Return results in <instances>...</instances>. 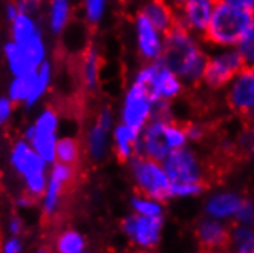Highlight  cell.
Returning a JSON list of instances; mask_svg holds the SVG:
<instances>
[{"label":"cell","mask_w":254,"mask_h":253,"mask_svg":"<svg viewBox=\"0 0 254 253\" xmlns=\"http://www.w3.org/2000/svg\"><path fill=\"white\" fill-rule=\"evenodd\" d=\"M166 42L162 49V63L176 76L189 83H196L204 76L207 59L196 46L187 28L176 22V25L164 34Z\"/></svg>","instance_id":"obj_1"},{"label":"cell","mask_w":254,"mask_h":253,"mask_svg":"<svg viewBox=\"0 0 254 253\" xmlns=\"http://www.w3.org/2000/svg\"><path fill=\"white\" fill-rule=\"evenodd\" d=\"M253 11L216 0L205 28V39L214 45L228 46L239 43L253 22Z\"/></svg>","instance_id":"obj_2"},{"label":"cell","mask_w":254,"mask_h":253,"mask_svg":"<svg viewBox=\"0 0 254 253\" xmlns=\"http://www.w3.org/2000/svg\"><path fill=\"white\" fill-rule=\"evenodd\" d=\"M9 166L22 179L23 190L40 200L48 184V163L23 137L11 146Z\"/></svg>","instance_id":"obj_3"},{"label":"cell","mask_w":254,"mask_h":253,"mask_svg":"<svg viewBox=\"0 0 254 253\" xmlns=\"http://www.w3.org/2000/svg\"><path fill=\"white\" fill-rule=\"evenodd\" d=\"M130 169L136 187L144 196L153 198L156 201L167 200L172 196L170 178L159 161L138 154L130 158Z\"/></svg>","instance_id":"obj_4"},{"label":"cell","mask_w":254,"mask_h":253,"mask_svg":"<svg viewBox=\"0 0 254 253\" xmlns=\"http://www.w3.org/2000/svg\"><path fill=\"white\" fill-rule=\"evenodd\" d=\"M77 170L75 166L64 165L60 161H54L48 173V184L45 193L42 195V213L46 220L54 218L62 206L63 196L67 193L69 187L74 184Z\"/></svg>","instance_id":"obj_5"},{"label":"cell","mask_w":254,"mask_h":253,"mask_svg":"<svg viewBox=\"0 0 254 253\" xmlns=\"http://www.w3.org/2000/svg\"><path fill=\"white\" fill-rule=\"evenodd\" d=\"M60 115L56 107L46 106L34 121V137L31 138L32 148L40 154L48 165L56 161V148L59 141Z\"/></svg>","instance_id":"obj_6"},{"label":"cell","mask_w":254,"mask_h":253,"mask_svg":"<svg viewBox=\"0 0 254 253\" xmlns=\"http://www.w3.org/2000/svg\"><path fill=\"white\" fill-rule=\"evenodd\" d=\"M11 40L22 45L39 65L46 60V43L43 32L34 15L19 12L11 22Z\"/></svg>","instance_id":"obj_7"},{"label":"cell","mask_w":254,"mask_h":253,"mask_svg":"<svg viewBox=\"0 0 254 253\" xmlns=\"http://www.w3.org/2000/svg\"><path fill=\"white\" fill-rule=\"evenodd\" d=\"M164 163V169L167 176L170 178V183L173 186H183V184H201L204 186L202 170L199 166V161L193 152L179 148L172 151Z\"/></svg>","instance_id":"obj_8"},{"label":"cell","mask_w":254,"mask_h":253,"mask_svg":"<svg viewBox=\"0 0 254 253\" xmlns=\"http://www.w3.org/2000/svg\"><path fill=\"white\" fill-rule=\"evenodd\" d=\"M162 220L161 215L146 216V215H130L126 216L121 223V229L130 243L139 249H153L161 238Z\"/></svg>","instance_id":"obj_9"},{"label":"cell","mask_w":254,"mask_h":253,"mask_svg":"<svg viewBox=\"0 0 254 253\" xmlns=\"http://www.w3.org/2000/svg\"><path fill=\"white\" fill-rule=\"evenodd\" d=\"M152 107H153V98L149 92V89L135 82L132 87L127 91L121 118L123 123L129 124L130 128L136 131H142L149 118L152 117Z\"/></svg>","instance_id":"obj_10"},{"label":"cell","mask_w":254,"mask_h":253,"mask_svg":"<svg viewBox=\"0 0 254 253\" xmlns=\"http://www.w3.org/2000/svg\"><path fill=\"white\" fill-rule=\"evenodd\" d=\"M244 66L245 63L239 51L224 52L207 62L202 79L211 87H222L238 76Z\"/></svg>","instance_id":"obj_11"},{"label":"cell","mask_w":254,"mask_h":253,"mask_svg":"<svg viewBox=\"0 0 254 253\" xmlns=\"http://www.w3.org/2000/svg\"><path fill=\"white\" fill-rule=\"evenodd\" d=\"M112 112L109 109H103L89 128L86 151L92 161H101L106 157L109 148V137H111L112 131Z\"/></svg>","instance_id":"obj_12"},{"label":"cell","mask_w":254,"mask_h":253,"mask_svg":"<svg viewBox=\"0 0 254 253\" xmlns=\"http://www.w3.org/2000/svg\"><path fill=\"white\" fill-rule=\"evenodd\" d=\"M166 123L167 121L153 120L149 126L144 128L142 138H139L138 154L153 158L159 163L166 160V157L172 152L170 143L166 134Z\"/></svg>","instance_id":"obj_13"},{"label":"cell","mask_w":254,"mask_h":253,"mask_svg":"<svg viewBox=\"0 0 254 253\" xmlns=\"http://www.w3.org/2000/svg\"><path fill=\"white\" fill-rule=\"evenodd\" d=\"M228 104L241 114H247L254 107V66L242 68L236 76L228 92Z\"/></svg>","instance_id":"obj_14"},{"label":"cell","mask_w":254,"mask_h":253,"mask_svg":"<svg viewBox=\"0 0 254 253\" xmlns=\"http://www.w3.org/2000/svg\"><path fill=\"white\" fill-rule=\"evenodd\" d=\"M149 92L155 100H169L179 94L181 84L175 72H172L162 62H156L152 65V74L146 84Z\"/></svg>","instance_id":"obj_15"},{"label":"cell","mask_w":254,"mask_h":253,"mask_svg":"<svg viewBox=\"0 0 254 253\" xmlns=\"http://www.w3.org/2000/svg\"><path fill=\"white\" fill-rule=\"evenodd\" d=\"M136 35L141 56L147 60H158L162 54V42L159 39V31L142 12L138 14L136 17Z\"/></svg>","instance_id":"obj_16"},{"label":"cell","mask_w":254,"mask_h":253,"mask_svg":"<svg viewBox=\"0 0 254 253\" xmlns=\"http://www.w3.org/2000/svg\"><path fill=\"white\" fill-rule=\"evenodd\" d=\"M196 238L199 241L202 250L214 252V250H224L231 243L230 232L217 221L207 220L199 224L196 230Z\"/></svg>","instance_id":"obj_17"},{"label":"cell","mask_w":254,"mask_h":253,"mask_svg":"<svg viewBox=\"0 0 254 253\" xmlns=\"http://www.w3.org/2000/svg\"><path fill=\"white\" fill-rule=\"evenodd\" d=\"M139 131L130 128L129 124L121 123L114 129V151L120 161H127L138 155L139 151Z\"/></svg>","instance_id":"obj_18"},{"label":"cell","mask_w":254,"mask_h":253,"mask_svg":"<svg viewBox=\"0 0 254 253\" xmlns=\"http://www.w3.org/2000/svg\"><path fill=\"white\" fill-rule=\"evenodd\" d=\"M3 56H5L6 66L12 76L28 74V72L37 71V68L40 66L22 45L15 43L12 40L5 43Z\"/></svg>","instance_id":"obj_19"},{"label":"cell","mask_w":254,"mask_h":253,"mask_svg":"<svg viewBox=\"0 0 254 253\" xmlns=\"http://www.w3.org/2000/svg\"><path fill=\"white\" fill-rule=\"evenodd\" d=\"M216 0H186L184 20L196 31H205Z\"/></svg>","instance_id":"obj_20"},{"label":"cell","mask_w":254,"mask_h":253,"mask_svg":"<svg viewBox=\"0 0 254 253\" xmlns=\"http://www.w3.org/2000/svg\"><path fill=\"white\" fill-rule=\"evenodd\" d=\"M100 56L95 46H89L80 62V80L87 92H94L100 82Z\"/></svg>","instance_id":"obj_21"},{"label":"cell","mask_w":254,"mask_h":253,"mask_svg":"<svg viewBox=\"0 0 254 253\" xmlns=\"http://www.w3.org/2000/svg\"><path fill=\"white\" fill-rule=\"evenodd\" d=\"M142 14L152 22V25L162 34L169 32L175 25L176 19L166 0H149L142 9Z\"/></svg>","instance_id":"obj_22"},{"label":"cell","mask_w":254,"mask_h":253,"mask_svg":"<svg viewBox=\"0 0 254 253\" xmlns=\"http://www.w3.org/2000/svg\"><path fill=\"white\" fill-rule=\"evenodd\" d=\"M52 63L46 59L39 68H37V74H35V80H34V86H32V91L28 97V100L25 101V106L28 109L34 107L37 104L49 91L51 83H52Z\"/></svg>","instance_id":"obj_23"},{"label":"cell","mask_w":254,"mask_h":253,"mask_svg":"<svg viewBox=\"0 0 254 253\" xmlns=\"http://www.w3.org/2000/svg\"><path fill=\"white\" fill-rule=\"evenodd\" d=\"M242 206V200L233 193H221L213 196L207 203V212L213 218H228L238 213Z\"/></svg>","instance_id":"obj_24"},{"label":"cell","mask_w":254,"mask_h":253,"mask_svg":"<svg viewBox=\"0 0 254 253\" xmlns=\"http://www.w3.org/2000/svg\"><path fill=\"white\" fill-rule=\"evenodd\" d=\"M87 247L86 238L74 229L62 230L56 241H54V249L59 253H83Z\"/></svg>","instance_id":"obj_25"},{"label":"cell","mask_w":254,"mask_h":253,"mask_svg":"<svg viewBox=\"0 0 254 253\" xmlns=\"http://www.w3.org/2000/svg\"><path fill=\"white\" fill-rule=\"evenodd\" d=\"M35 74H37V71H32L22 76H12L8 84V97L15 104H25V101L28 100L34 86Z\"/></svg>","instance_id":"obj_26"},{"label":"cell","mask_w":254,"mask_h":253,"mask_svg":"<svg viewBox=\"0 0 254 253\" xmlns=\"http://www.w3.org/2000/svg\"><path fill=\"white\" fill-rule=\"evenodd\" d=\"M70 19V2L69 0H51L49 5V28L51 32L60 35Z\"/></svg>","instance_id":"obj_27"},{"label":"cell","mask_w":254,"mask_h":253,"mask_svg":"<svg viewBox=\"0 0 254 253\" xmlns=\"http://www.w3.org/2000/svg\"><path fill=\"white\" fill-rule=\"evenodd\" d=\"M81 158V144L75 137H62L57 141L56 148V161L64 163V165L77 166Z\"/></svg>","instance_id":"obj_28"},{"label":"cell","mask_w":254,"mask_h":253,"mask_svg":"<svg viewBox=\"0 0 254 253\" xmlns=\"http://www.w3.org/2000/svg\"><path fill=\"white\" fill-rule=\"evenodd\" d=\"M239 54L245 63V66H254V19L239 42Z\"/></svg>","instance_id":"obj_29"},{"label":"cell","mask_w":254,"mask_h":253,"mask_svg":"<svg viewBox=\"0 0 254 253\" xmlns=\"http://www.w3.org/2000/svg\"><path fill=\"white\" fill-rule=\"evenodd\" d=\"M107 0H83L84 17L90 25H97L101 22L106 11Z\"/></svg>","instance_id":"obj_30"},{"label":"cell","mask_w":254,"mask_h":253,"mask_svg":"<svg viewBox=\"0 0 254 253\" xmlns=\"http://www.w3.org/2000/svg\"><path fill=\"white\" fill-rule=\"evenodd\" d=\"M132 207L135 213L146 215V216H156L161 215V206L156 200L149 196H135L132 200Z\"/></svg>","instance_id":"obj_31"},{"label":"cell","mask_w":254,"mask_h":253,"mask_svg":"<svg viewBox=\"0 0 254 253\" xmlns=\"http://www.w3.org/2000/svg\"><path fill=\"white\" fill-rule=\"evenodd\" d=\"M233 243L239 252H254V230L241 227L234 232Z\"/></svg>","instance_id":"obj_32"},{"label":"cell","mask_w":254,"mask_h":253,"mask_svg":"<svg viewBox=\"0 0 254 253\" xmlns=\"http://www.w3.org/2000/svg\"><path fill=\"white\" fill-rule=\"evenodd\" d=\"M14 107L15 103L6 95V97H0V128L6 126L14 114Z\"/></svg>","instance_id":"obj_33"},{"label":"cell","mask_w":254,"mask_h":253,"mask_svg":"<svg viewBox=\"0 0 254 253\" xmlns=\"http://www.w3.org/2000/svg\"><path fill=\"white\" fill-rule=\"evenodd\" d=\"M2 252L3 253H20L23 252V241L19 238V235H9L2 243Z\"/></svg>","instance_id":"obj_34"},{"label":"cell","mask_w":254,"mask_h":253,"mask_svg":"<svg viewBox=\"0 0 254 253\" xmlns=\"http://www.w3.org/2000/svg\"><path fill=\"white\" fill-rule=\"evenodd\" d=\"M39 203V200L35 196H32V195H29L28 192H22V193H19L15 196V206L17 207H20V209H31V207H34L35 204Z\"/></svg>","instance_id":"obj_35"},{"label":"cell","mask_w":254,"mask_h":253,"mask_svg":"<svg viewBox=\"0 0 254 253\" xmlns=\"http://www.w3.org/2000/svg\"><path fill=\"white\" fill-rule=\"evenodd\" d=\"M40 2L42 0H17L15 3H17V8H19L20 12L34 15L40 8Z\"/></svg>","instance_id":"obj_36"},{"label":"cell","mask_w":254,"mask_h":253,"mask_svg":"<svg viewBox=\"0 0 254 253\" xmlns=\"http://www.w3.org/2000/svg\"><path fill=\"white\" fill-rule=\"evenodd\" d=\"M23 229H25V223H23V220L20 218V216L19 215H11L9 220H8V233L9 235H19V237H20Z\"/></svg>","instance_id":"obj_37"},{"label":"cell","mask_w":254,"mask_h":253,"mask_svg":"<svg viewBox=\"0 0 254 253\" xmlns=\"http://www.w3.org/2000/svg\"><path fill=\"white\" fill-rule=\"evenodd\" d=\"M236 215H238V218L242 223H248V224L254 223V207L250 203L242 201V206H241V209L238 210V213H236Z\"/></svg>","instance_id":"obj_38"},{"label":"cell","mask_w":254,"mask_h":253,"mask_svg":"<svg viewBox=\"0 0 254 253\" xmlns=\"http://www.w3.org/2000/svg\"><path fill=\"white\" fill-rule=\"evenodd\" d=\"M19 12H20V11H19V8H17V3H15V2L6 3V6H5V15H6V19H8L9 22H12Z\"/></svg>","instance_id":"obj_39"},{"label":"cell","mask_w":254,"mask_h":253,"mask_svg":"<svg viewBox=\"0 0 254 253\" xmlns=\"http://www.w3.org/2000/svg\"><path fill=\"white\" fill-rule=\"evenodd\" d=\"M224 2L236 5V6H241V8H245V9H250V11H254V0H224Z\"/></svg>","instance_id":"obj_40"},{"label":"cell","mask_w":254,"mask_h":253,"mask_svg":"<svg viewBox=\"0 0 254 253\" xmlns=\"http://www.w3.org/2000/svg\"><path fill=\"white\" fill-rule=\"evenodd\" d=\"M176 2H186V0H176Z\"/></svg>","instance_id":"obj_41"},{"label":"cell","mask_w":254,"mask_h":253,"mask_svg":"<svg viewBox=\"0 0 254 253\" xmlns=\"http://www.w3.org/2000/svg\"><path fill=\"white\" fill-rule=\"evenodd\" d=\"M253 151H254V144H253Z\"/></svg>","instance_id":"obj_42"}]
</instances>
